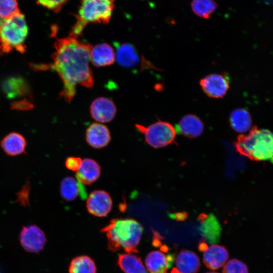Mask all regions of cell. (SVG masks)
Segmentation results:
<instances>
[{
  "mask_svg": "<svg viewBox=\"0 0 273 273\" xmlns=\"http://www.w3.org/2000/svg\"><path fill=\"white\" fill-rule=\"evenodd\" d=\"M54 48L52 63L37 67L43 70L51 69L58 73L63 85L61 96L70 102L75 95L77 85L88 88L93 85V75L89 66L92 46L69 35L57 39Z\"/></svg>",
  "mask_w": 273,
  "mask_h": 273,
  "instance_id": "1",
  "label": "cell"
},
{
  "mask_svg": "<svg viewBox=\"0 0 273 273\" xmlns=\"http://www.w3.org/2000/svg\"><path fill=\"white\" fill-rule=\"evenodd\" d=\"M143 229L141 224L132 218H116L103 228L109 248L112 251L123 249L126 253L138 252Z\"/></svg>",
  "mask_w": 273,
  "mask_h": 273,
  "instance_id": "2",
  "label": "cell"
},
{
  "mask_svg": "<svg viewBox=\"0 0 273 273\" xmlns=\"http://www.w3.org/2000/svg\"><path fill=\"white\" fill-rule=\"evenodd\" d=\"M235 145L240 153L251 160L273 163V132L267 129L254 127L240 135Z\"/></svg>",
  "mask_w": 273,
  "mask_h": 273,
  "instance_id": "3",
  "label": "cell"
},
{
  "mask_svg": "<svg viewBox=\"0 0 273 273\" xmlns=\"http://www.w3.org/2000/svg\"><path fill=\"white\" fill-rule=\"evenodd\" d=\"M115 0H81L76 21L72 27L70 34L80 36L88 23H108L115 7Z\"/></svg>",
  "mask_w": 273,
  "mask_h": 273,
  "instance_id": "4",
  "label": "cell"
},
{
  "mask_svg": "<svg viewBox=\"0 0 273 273\" xmlns=\"http://www.w3.org/2000/svg\"><path fill=\"white\" fill-rule=\"evenodd\" d=\"M27 33L28 26L21 12L3 20L0 25V49L5 53L13 49L24 53Z\"/></svg>",
  "mask_w": 273,
  "mask_h": 273,
  "instance_id": "5",
  "label": "cell"
},
{
  "mask_svg": "<svg viewBox=\"0 0 273 273\" xmlns=\"http://www.w3.org/2000/svg\"><path fill=\"white\" fill-rule=\"evenodd\" d=\"M135 126L144 135L146 142L154 148L168 145L173 141L176 135L175 128L165 121H158L148 126L138 124Z\"/></svg>",
  "mask_w": 273,
  "mask_h": 273,
  "instance_id": "6",
  "label": "cell"
},
{
  "mask_svg": "<svg viewBox=\"0 0 273 273\" xmlns=\"http://www.w3.org/2000/svg\"><path fill=\"white\" fill-rule=\"evenodd\" d=\"M200 85L208 97L212 98H222L229 87V79L226 75L214 73L201 79Z\"/></svg>",
  "mask_w": 273,
  "mask_h": 273,
  "instance_id": "7",
  "label": "cell"
},
{
  "mask_svg": "<svg viewBox=\"0 0 273 273\" xmlns=\"http://www.w3.org/2000/svg\"><path fill=\"white\" fill-rule=\"evenodd\" d=\"M20 240L26 251L34 253L41 250L46 242L44 233L35 225L24 226L21 232Z\"/></svg>",
  "mask_w": 273,
  "mask_h": 273,
  "instance_id": "8",
  "label": "cell"
},
{
  "mask_svg": "<svg viewBox=\"0 0 273 273\" xmlns=\"http://www.w3.org/2000/svg\"><path fill=\"white\" fill-rule=\"evenodd\" d=\"M112 201L109 194L103 190L92 192L86 200V208L89 213L98 216H106L111 211Z\"/></svg>",
  "mask_w": 273,
  "mask_h": 273,
  "instance_id": "9",
  "label": "cell"
},
{
  "mask_svg": "<svg viewBox=\"0 0 273 273\" xmlns=\"http://www.w3.org/2000/svg\"><path fill=\"white\" fill-rule=\"evenodd\" d=\"M174 260L173 255L167 254L165 247L160 250L150 252L146 256L145 263L150 273H167Z\"/></svg>",
  "mask_w": 273,
  "mask_h": 273,
  "instance_id": "10",
  "label": "cell"
},
{
  "mask_svg": "<svg viewBox=\"0 0 273 273\" xmlns=\"http://www.w3.org/2000/svg\"><path fill=\"white\" fill-rule=\"evenodd\" d=\"M92 118L101 123L109 122L113 120L116 113V107L114 102L106 97L96 99L90 107Z\"/></svg>",
  "mask_w": 273,
  "mask_h": 273,
  "instance_id": "11",
  "label": "cell"
},
{
  "mask_svg": "<svg viewBox=\"0 0 273 273\" xmlns=\"http://www.w3.org/2000/svg\"><path fill=\"white\" fill-rule=\"evenodd\" d=\"M203 251V260L209 268L215 270L223 266L229 258L227 250L222 246L213 244L207 246Z\"/></svg>",
  "mask_w": 273,
  "mask_h": 273,
  "instance_id": "12",
  "label": "cell"
},
{
  "mask_svg": "<svg viewBox=\"0 0 273 273\" xmlns=\"http://www.w3.org/2000/svg\"><path fill=\"white\" fill-rule=\"evenodd\" d=\"M85 139L93 148L100 149L106 146L110 141L111 135L108 128L100 123H93L87 128Z\"/></svg>",
  "mask_w": 273,
  "mask_h": 273,
  "instance_id": "13",
  "label": "cell"
},
{
  "mask_svg": "<svg viewBox=\"0 0 273 273\" xmlns=\"http://www.w3.org/2000/svg\"><path fill=\"white\" fill-rule=\"evenodd\" d=\"M1 86L4 95L9 99L27 96L30 93L28 84L21 77H10L4 80Z\"/></svg>",
  "mask_w": 273,
  "mask_h": 273,
  "instance_id": "14",
  "label": "cell"
},
{
  "mask_svg": "<svg viewBox=\"0 0 273 273\" xmlns=\"http://www.w3.org/2000/svg\"><path fill=\"white\" fill-rule=\"evenodd\" d=\"M115 59V53L113 48L107 43L98 44L91 49L90 60L96 67L110 65L114 62Z\"/></svg>",
  "mask_w": 273,
  "mask_h": 273,
  "instance_id": "15",
  "label": "cell"
},
{
  "mask_svg": "<svg viewBox=\"0 0 273 273\" xmlns=\"http://www.w3.org/2000/svg\"><path fill=\"white\" fill-rule=\"evenodd\" d=\"M101 167L94 160L85 158L82 160L80 168L76 172L77 180L82 185H89L99 177Z\"/></svg>",
  "mask_w": 273,
  "mask_h": 273,
  "instance_id": "16",
  "label": "cell"
},
{
  "mask_svg": "<svg viewBox=\"0 0 273 273\" xmlns=\"http://www.w3.org/2000/svg\"><path fill=\"white\" fill-rule=\"evenodd\" d=\"M175 266L179 273H196L200 268V261L194 252L183 250L175 259Z\"/></svg>",
  "mask_w": 273,
  "mask_h": 273,
  "instance_id": "17",
  "label": "cell"
},
{
  "mask_svg": "<svg viewBox=\"0 0 273 273\" xmlns=\"http://www.w3.org/2000/svg\"><path fill=\"white\" fill-rule=\"evenodd\" d=\"M203 128V122L198 116L188 114L181 119L175 130L185 136L195 138L202 133Z\"/></svg>",
  "mask_w": 273,
  "mask_h": 273,
  "instance_id": "18",
  "label": "cell"
},
{
  "mask_svg": "<svg viewBox=\"0 0 273 273\" xmlns=\"http://www.w3.org/2000/svg\"><path fill=\"white\" fill-rule=\"evenodd\" d=\"M27 143L21 134L13 132L5 136L1 142V146L9 156H15L23 153L26 149Z\"/></svg>",
  "mask_w": 273,
  "mask_h": 273,
  "instance_id": "19",
  "label": "cell"
},
{
  "mask_svg": "<svg viewBox=\"0 0 273 273\" xmlns=\"http://www.w3.org/2000/svg\"><path fill=\"white\" fill-rule=\"evenodd\" d=\"M60 194L63 199L67 201L74 200L79 195L83 198L86 197L83 185L71 176L65 177L62 180Z\"/></svg>",
  "mask_w": 273,
  "mask_h": 273,
  "instance_id": "20",
  "label": "cell"
},
{
  "mask_svg": "<svg viewBox=\"0 0 273 273\" xmlns=\"http://www.w3.org/2000/svg\"><path fill=\"white\" fill-rule=\"evenodd\" d=\"M115 58L120 65L126 67L135 66L140 61L134 47L127 43H122L117 47Z\"/></svg>",
  "mask_w": 273,
  "mask_h": 273,
  "instance_id": "21",
  "label": "cell"
},
{
  "mask_svg": "<svg viewBox=\"0 0 273 273\" xmlns=\"http://www.w3.org/2000/svg\"><path fill=\"white\" fill-rule=\"evenodd\" d=\"M118 264L125 273H149L141 259L132 253L120 254Z\"/></svg>",
  "mask_w": 273,
  "mask_h": 273,
  "instance_id": "22",
  "label": "cell"
},
{
  "mask_svg": "<svg viewBox=\"0 0 273 273\" xmlns=\"http://www.w3.org/2000/svg\"><path fill=\"white\" fill-rule=\"evenodd\" d=\"M231 127L237 132L245 133L251 127L252 119L249 112L242 108L235 109L230 118Z\"/></svg>",
  "mask_w": 273,
  "mask_h": 273,
  "instance_id": "23",
  "label": "cell"
},
{
  "mask_svg": "<svg viewBox=\"0 0 273 273\" xmlns=\"http://www.w3.org/2000/svg\"><path fill=\"white\" fill-rule=\"evenodd\" d=\"M220 230L217 220L213 215L202 217L200 230L203 235L210 243L215 242L218 240Z\"/></svg>",
  "mask_w": 273,
  "mask_h": 273,
  "instance_id": "24",
  "label": "cell"
},
{
  "mask_svg": "<svg viewBox=\"0 0 273 273\" xmlns=\"http://www.w3.org/2000/svg\"><path fill=\"white\" fill-rule=\"evenodd\" d=\"M97 268L94 261L88 256L81 255L71 261L69 273H96Z\"/></svg>",
  "mask_w": 273,
  "mask_h": 273,
  "instance_id": "25",
  "label": "cell"
},
{
  "mask_svg": "<svg viewBox=\"0 0 273 273\" xmlns=\"http://www.w3.org/2000/svg\"><path fill=\"white\" fill-rule=\"evenodd\" d=\"M191 7L196 15L207 19L216 11L217 4L214 0H192Z\"/></svg>",
  "mask_w": 273,
  "mask_h": 273,
  "instance_id": "26",
  "label": "cell"
},
{
  "mask_svg": "<svg viewBox=\"0 0 273 273\" xmlns=\"http://www.w3.org/2000/svg\"><path fill=\"white\" fill-rule=\"evenodd\" d=\"M20 13L17 0H0V17L7 19Z\"/></svg>",
  "mask_w": 273,
  "mask_h": 273,
  "instance_id": "27",
  "label": "cell"
},
{
  "mask_svg": "<svg viewBox=\"0 0 273 273\" xmlns=\"http://www.w3.org/2000/svg\"><path fill=\"white\" fill-rule=\"evenodd\" d=\"M222 273H249L247 265L241 260L232 259L224 264Z\"/></svg>",
  "mask_w": 273,
  "mask_h": 273,
  "instance_id": "28",
  "label": "cell"
},
{
  "mask_svg": "<svg viewBox=\"0 0 273 273\" xmlns=\"http://www.w3.org/2000/svg\"><path fill=\"white\" fill-rule=\"evenodd\" d=\"M37 4L54 11L59 12L69 0H36Z\"/></svg>",
  "mask_w": 273,
  "mask_h": 273,
  "instance_id": "29",
  "label": "cell"
},
{
  "mask_svg": "<svg viewBox=\"0 0 273 273\" xmlns=\"http://www.w3.org/2000/svg\"><path fill=\"white\" fill-rule=\"evenodd\" d=\"M82 160L79 157H69L65 161V166L69 170L77 171L80 168Z\"/></svg>",
  "mask_w": 273,
  "mask_h": 273,
  "instance_id": "30",
  "label": "cell"
},
{
  "mask_svg": "<svg viewBox=\"0 0 273 273\" xmlns=\"http://www.w3.org/2000/svg\"><path fill=\"white\" fill-rule=\"evenodd\" d=\"M28 185H25L20 192L18 200L21 204L25 206L28 203Z\"/></svg>",
  "mask_w": 273,
  "mask_h": 273,
  "instance_id": "31",
  "label": "cell"
},
{
  "mask_svg": "<svg viewBox=\"0 0 273 273\" xmlns=\"http://www.w3.org/2000/svg\"><path fill=\"white\" fill-rule=\"evenodd\" d=\"M170 273H179V272L176 270L175 268H174L171 270Z\"/></svg>",
  "mask_w": 273,
  "mask_h": 273,
  "instance_id": "32",
  "label": "cell"
},
{
  "mask_svg": "<svg viewBox=\"0 0 273 273\" xmlns=\"http://www.w3.org/2000/svg\"><path fill=\"white\" fill-rule=\"evenodd\" d=\"M3 20L0 17V25H1V23H2V22H3Z\"/></svg>",
  "mask_w": 273,
  "mask_h": 273,
  "instance_id": "33",
  "label": "cell"
},
{
  "mask_svg": "<svg viewBox=\"0 0 273 273\" xmlns=\"http://www.w3.org/2000/svg\"><path fill=\"white\" fill-rule=\"evenodd\" d=\"M206 273H217V272H206Z\"/></svg>",
  "mask_w": 273,
  "mask_h": 273,
  "instance_id": "34",
  "label": "cell"
},
{
  "mask_svg": "<svg viewBox=\"0 0 273 273\" xmlns=\"http://www.w3.org/2000/svg\"><path fill=\"white\" fill-rule=\"evenodd\" d=\"M2 52V51L0 49V54H1Z\"/></svg>",
  "mask_w": 273,
  "mask_h": 273,
  "instance_id": "35",
  "label": "cell"
}]
</instances>
